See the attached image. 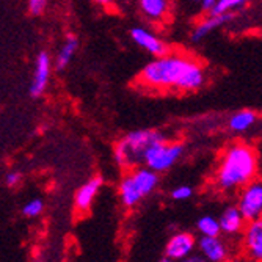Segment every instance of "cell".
I'll return each mask as SVG.
<instances>
[{"instance_id":"obj_1","label":"cell","mask_w":262,"mask_h":262,"mask_svg":"<svg viewBox=\"0 0 262 262\" xmlns=\"http://www.w3.org/2000/svg\"><path fill=\"white\" fill-rule=\"evenodd\" d=\"M204 77V69L196 60L178 54H165L143 68L140 82L152 88L195 91L203 86Z\"/></svg>"},{"instance_id":"obj_2","label":"cell","mask_w":262,"mask_h":262,"mask_svg":"<svg viewBox=\"0 0 262 262\" xmlns=\"http://www.w3.org/2000/svg\"><path fill=\"white\" fill-rule=\"evenodd\" d=\"M259 170L257 151L245 141H234L225 149L215 182L225 192H234L253 181Z\"/></svg>"},{"instance_id":"obj_3","label":"cell","mask_w":262,"mask_h":262,"mask_svg":"<svg viewBox=\"0 0 262 262\" xmlns=\"http://www.w3.org/2000/svg\"><path fill=\"white\" fill-rule=\"evenodd\" d=\"M165 137L157 130H137L123 137L115 146V160L121 166H135L145 163L148 149Z\"/></svg>"},{"instance_id":"obj_4","label":"cell","mask_w":262,"mask_h":262,"mask_svg":"<svg viewBox=\"0 0 262 262\" xmlns=\"http://www.w3.org/2000/svg\"><path fill=\"white\" fill-rule=\"evenodd\" d=\"M182 151L184 148L181 143H166L165 140L159 141L148 149L145 156V165H148V168L154 170L156 173L165 171L174 165Z\"/></svg>"},{"instance_id":"obj_5","label":"cell","mask_w":262,"mask_h":262,"mask_svg":"<svg viewBox=\"0 0 262 262\" xmlns=\"http://www.w3.org/2000/svg\"><path fill=\"white\" fill-rule=\"evenodd\" d=\"M237 207L247 222L262 215V179L254 178L245 187H242Z\"/></svg>"},{"instance_id":"obj_6","label":"cell","mask_w":262,"mask_h":262,"mask_svg":"<svg viewBox=\"0 0 262 262\" xmlns=\"http://www.w3.org/2000/svg\"><path fill=\"white\" fill-rule=\"evenodd\" d=\"M244 229V245L248 257L254 262H262V217L250 220Z\"/></svg>"},{"instance_id":"obj_7","label":"cell","mask_w":262,"mask_h":262,"mask_svg":"<svg viewBox=\"0 0 262 262\" xmlns=\"http://www.w3.org/2000/svg\"><path fill=\"white\" fill-rule=\"evenodd\" d=\"M49 76H51V57L47 52H39L36 57L33 80L30 85V94L33 98H39L44 93L47 83H49Z\"/></svg>"},{"instance_id":"obj_8","label":"cell","mask_w":262,"mask_h":262,"mask_svg":"<svg viewBox=\"0 0 262 262\" xmlns=\"http://www.w3.org/2000/svg\"><path fill=\"white\" fill-rule=\"evenodd\" d=\"M130 36L140 47H143V49L156 57H162L165 54H168V47H166V44L159 36H156L154 33H151L145 29L134 27L130 30Z\"/></svg>"},{"instance_id":"obj_9","label":"cell","mask_w":262,"mask_h":262,"mask_svg":"<svg viewBox=\"0 0 262 262\" xmlns=\"http://www.w3.org/2000/svg\"><path fill=\"white\" fill-rule=\"evenodd\" d=\"M195 247V239L192 234L187 232H179L171 237V241L166 245V256L168 259H184L190 256Z\"/></svg>"},{"instance_id":"obj_10","label":"cell","mask_w":262,"mask_h":262,"mask_svg":"<svg viewBox=\"0 0 262 262\" xmlns=\"http://www.w3.org/2000/svg\"><path fill=\"white\" fill-rule=\"evenodd\" d=\"M198 245L204 259L209 262H225L228 257V248L219 239V235H213V237L203 235Z\"/></svg>"},{"instance_id":"obj_11","label":"cell","mask_w":262,"mask_h":262,"mask_svg":"<svg viewBox=\"0 0 262 262\" xmlns=\"http://www.w3.org/2000/svg\"><path fill=\"white\" fill-rule=\"evenodd\" d=\"M232 17H234L232 11L231 13H219V14H212L210 13V16L206 17L204 20H201L198 26L195 27V30L192 32V41L193 42L201 41L210 32H213L215 29H219V27L225 26V24H228Z\"/></svg>"},{"instance_id":"obj_12","label":"cell","mask_w":262,"mask_h":262,"mask_svg":"<svg viewBox=\"0 0 262 262\" xmlns=\"http://www.w3.org/2000/svg\"><path fill=\"white\" fill-rule=\"evenodd\" d=\"M130 178H132L135 188L138 190V193L141 195V198L149 195L159 184V176L151 168H138L130 174Z\"/></svg>"},{"instance_id":"obj_13","label":"cell","mask_w":262,"mask_h":262,"mask_svg":"<svg viewBox=\"0 0 262 262\" xmlns=\"http://www.w3.org/2000/svg\"><path fill=\"white\" fill-rule=\"evenodd\" d=\"M245 219L241 213L239 207H228L223 210L222 217L219 220L220 229L226 234H237L245 228Z\"/></svg>"},{"instance_id":"obj_14","label":"cell","mask_w":262,"mask_h":262,"mask_svg":"<svg viewBox=\"0 0 262 262\" xmlns=\"http://www.w3.org/2000/svg\"><path fill=\"white\" fill-rule=\"evenodd\" d=\"M101 184H102L101 178H94L79 188V192L76 195V207L80 212H85L90 209L94 196H96V193H98V190L101 188Z\"/></svg>"},{"instance_id":"obj_15","label":"cell","mask_w":262,"mask_h":262,"mask_svg":"<svg viewBox=\"0 0 262 262\" xmlns=\"http://www.w3.org/2000/svg\"><path fill=\"white\" fill-rule=\"evenodd\" d=\"M140 8L149 19L159 20L168 14V0H138Z\"/></svg>"},{"instance_id":"obj_16","label":"cell","mask_w":262,"mask_h":262,"mask_svg":"<svg viewBox=\"0 0 262 262\" xmlns=\"http://www.w3.org/2000/svg\"><path fill=\"white\" fill-rule=\"evenodd\" d=\"M77 47H79V39L76 36H73V35H69L66 38L64 44L61 46V49H60V52L57 55V60H55V68L58 71L64 69L69 64V61L73 60L74 54L77 52Z\"/></svg>"},{"instance_id":"obj_17","label":"cell","mask_w":262,"mask_h":262,"mask_svg":"<svg viewBox=\"0 0 262 262\" xmlns=\"http://www.w3.org/2000/svg\"><path fill=\"white\" fill-rule=\"evenodd\" d=\"M256 121V113L251 112V110H241L234 113L231 118H229V129L232 132H245L248 130Z\"/></svg>"},{"instance_id":"obj_18","label":"cell","mask_w":262,"mask_h":262,"mask_svg":"<svg viewBox=\"0 0 262 262\" xmlns=\"http://www.w3.org/2000/svg\"><path fill=\"white\" fill-rule=\"evenodd\" d=\"M120 195H121V200H123V203H124L126 206H134V204H137V203L141 200V195L138 193V190L135 188L130 174L126 176L124 181L121 182Z\"/></svg>"},{"instance_id":"obj_19","label":"cell","mask_w":262,"mask_h":262,"mask_svg":"<svg viewBox=\"0 0 262 262\" xmlns=\"http://www.w3.org/2000/svg\"><path fill=\"white\" fill-rule=\"evenodd\" d=\"M198 229H200V232L203 235H207V237L219 235L222 232L219 220H215L213 217H203V219H200L198 220Z\"/></svg>"},{"instance_id":"obj_20","label":"cell","mask_w":262,"mask_h":262,"mask_svg":"<svg viewBox=\"0 0 262 262\" xmlns=\"http://www.w3.org/2000/svg\"><path fill=\"white\" fill-rule=\"evenodd\" d=\"M248 0H217L215 7L210 11L212 14H219V13H231L237 8L244 7Z\"/></svg>"},{"instance_id":"obj_21","label":"cell","mask_w":262,"mask_h":262,"mask_svg":"<svg viewBox=\"0 0 262 262\" xmlns=\"http://www.w3.org/2000/svg\"><path fill=\"white\" fill-rule=\"evenodd\" d=\"M42 210V201L41 200H32L30 203H27V206L24 207V213L29 217H35Z\"/></svg>"},{"instance_id":"obj_22","label":"cell","mask_w":262,"mask_h":262,"mask_svg":"<svg viewBox=\"0 0 262 262\" xmlns=\"http://www.w3.org/2000/svg\"><path fill=\"white\" fill-rule=\"evenodd\" d=\"M192 193H193L192 187L182 185V187H178V188H174V190H173L171 196H173V200L182 201V200H187V198H190V196H192Z\"/></svg>"},{"instance_id":"obj_23","label":"cell","mask_w":262,"mask_h":262,"mask_svg":"<svg viewBox=\"0 0 262 262\" xmlns=\"http://www.w3.org/2000/svg\"><path fill=\"white\" fill-rule=\"evenodd\" d=\"M47 5V0H29V11L35 16L41 14Z\"/></svg>"},{"instance_id":"obj_24","label":"cell","mask_w":262,"mask_h":262,"mask_svg":"<svg viewBox=\"0 0 262 262\" xmlns=\"http://www.w3.org/2000/svg\"><path fill=\"white\" fill-rule=\"evenodd\" d=\"M200 2H201V8L204 11H212L213 7H215V4H217V0H200Z\"/></svg>"},{"instance_id":"obj_25","label":"cell","mask_w":262,"mask_h":262,"mask_svg":"<svg viewBox=\"0 0 262 262\" xmlns=\"http://www.w3.org/2000/svg\"><path fill=\"white\" fill-rule=\"evenodd\" d=\"M19 173H10L8 176H7V185H10V187H13L14 184H17V181H19Z\"/></svg>"},{"instance_id":"obj_26","label":"cell","mask_w":262,"mask_h":262,"mask_svg":"<svg viewBox=\"0 0 262 262\" xmlns=\"http://www.w3.org/2000/svg\"><path fill=\"white\" fill-rule=\"evenodd\" d=\"M182 262H206V259L201 256H187V257H184Z\"/></svg>"},{"instance_id":"obj_27","label":"cell","mask_w":262,"mask_h":262,"mask_svg":"<svg viewBox=\"0 0 262 262\" xmlns=\"http://www.w3.org/2000/svg\"><path fill=\"white\" fill-rule=\"evenodd\" d=\"M96 4H99V5H110L113 0H94Z\"/></svg>"},{"instance_id":"obj_28","label":"cell","mask_w":262,"mask_h":262,"mask_svg":"<svg viewBox=\"0 0 262 262\" xmlns=\"http://www.w3.org/2000/svg\"><path fill=\"white\" fill-rule=\"evenodd\" d=\"M160 262H173L171 259H163V260H160Z\"/></svg>"},{"instance_id":"obj_29","label":"cell","mask_w":262,"mask_h":262,"mask_svg":"<svg viewBox=\"0 0 262 262\" xmlns=\"http://www.w3.org/2000/svg\"><path fill=\"white\" fill-rule=\"evenodd\" d=\"M196 2H200V0H196Z\"/></svg>"},{"instance_id":"obj_30","label":"cell","mask_w":262,"mask_h":262,"mask_svg":"<svg viewBox=\"0 0 262 262\" xmlns=\"http://www.w3.org/2000/svg\"><path fill=\"white\" fill-rule=\"evenodd\" d=\"M260 217H262V215H260Z\"/></svg>"}]
</instances>
